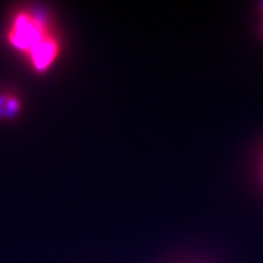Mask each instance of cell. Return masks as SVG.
Listing matches in <instances>:
<instances>
[{
  "label": "cell",
  "mask_w": 263,
  "mask_h": 263,
  "mask_svg": "<svg viewBox=\"0 0 263 263\" xmlns=\"http://www.w3.org/2000/svg\"><path fill=\"white\" fill-rule=\"evenodd\" d=\"M259 173H261V179H262V183H263V159H262L261 166H259Z\"/></svg>",
  "instance_id": "3957f363"
},
{
  "label": "cell",
  "mask_w": 263,
  "mask_h": 263,
  "mask_svg": "<svg viewBox=\"0 0 263 263\" xmlns=\"http://www.w3.org/2000/svg\"><path fill=\"white\" fill-rule=\"evenodd\" d=\"M22 108L21 99L12 93H0V118L10 120L17 116Z\"/></svg>",
  "instance_id": "7a4b0ae2"
},
{
  "label": "cell",
  "mask_w": 263,
  "mask_h": 263,
  "mask_svg": "<svg viewBox=\"0 0 263 263\" xmlns=\"http://www.w3.org/2000/svg\"><path fill=\"white\" fill-rule=\"evenodd\" d=\"M259 6H261V11L263 12V3H261V4H259ZM262 32H263V28H262Z\"/></svg>",
  "instance_id": "277c9868"
},
{
  "label": "cell",
  "mask_w": 263,
  "mask_h": 263,
  "mask_svg": "<svg viewBox=\"0 0 263 263\" xmlns=\"http://www.w3.org/2000/svg\"><path fill=\"white\" fill-rule=\"evenodd\" d=\"M6 41L38 73L47 72L60 57V41L44 10L27 8L14 12L6 29Z\"/></svg>",
  "instance_id": "6da1fadb"
}]
</instances>
